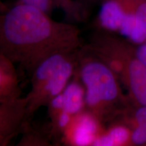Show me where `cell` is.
<instances>
[{"instance_id":"30bf717a","label":"cell","mask_w":146,"mask_h":146,"mask_svg":"<svg viewBox=\"0 0 146 146\" xmlns=\"http://www.w3.org/2000/svg\"><path fill=\"white\" fill-rule=\"evenodd\" d=\"M20 2L32 5L50 14L55 9H60L72 20L78 19L81 8L75 0H20Z\"/></svg>"},{"instance_id":"3957f363","label":"cell","mask_w":146,"mask_h":146,"mask_svg":"<svg viewBox=\"0 0 146 146\" xmlns=\"http://www.w3.org/2000/svg\"><path fill=\"white\" fill-rule=\"evenodd\" d=\"M85 48L116 73L131 101L146 106V65L137 57L133 43L111 35H101Z\"/></svg>"},{"instance_id":"ba28073f","label":"cell","mask_w":146,"mask_h":146,"mask_svg":"<svg viewBox=\"0 0 146 146\" xmlns=\"http://www.w3.org/2000/svg\"><path fill=\"white\" fill-rule=\"evenodd\" d=\"M21 97V88L15 64L0 54V103Z\"/></svg>"},{"instance_id":"6da1fadb","label":"cell","mask_w":146,"mask_h":146,"mask_svg":"<svg viewBox=\"0 0 146 146\" xmlns=\"http://www.w3.org/2000/svg\"><path fill=\"white\" fill-rule=\"evenodd\" d=\"M81 46L77 27L32 5L18 2L0 14V54L31 74L47 58Z\"/></svg>"},{"instance_id":"7a4b0ae2","label":"cell","mask_w":146,"mask_h":146,"mask_svg":"<svg viewBox=\"0 0 146 146\" xmlns=\"http://www.w3.org/2000/svg\"><path fill=\"white\" fill-rule=\"evenodd\" d=\"M76 74L85 90V110L102 125L121 117L130 106L114 71L90 51L80 49Z\"/></svg>"},{"instance_id":"8992f818","label":"cell","mask_w":146,"mask_h":146,"mask_svg":"<svg viewBox=\"0 0 146 146\" xmlns=\"http://www.w3.org/2000/svg\"><path fill=\"white\" fill-rule=\"evenodd\" d=\"M28 121L25 96L1 102L0 146L8 145Z\"/></svg>"},{"instance_id":"7c38bea8","label":"cell","mask_w":146,"mask_h":146,"mask_svg":"<svg viewBox=\"0 0 146 146\" xmlns=\"http://www.w3.org/2000/svg\"><path fill=\"white\" fill-rule=\"evenodd\" d=\"M73 115L64 110L51 119L52 131L56 134H62L70 125Z\"/></svg>"},{"instance_id":"8fae6325","label":"cell","mask_w":146,"mask_h":146,"mask_svg":"<svg viewBox=\"0 0 146 146\" xmlns=\"http://www.w3.org/2000/svg\"><path fill=\"white\" fill-rule=\"evenodd\" d=\"M132 130L125 123H114L104 130L93 145H129Z\"/></svg>"},{"instance_id":"5bb4252c","label":"cell","mask_w":146,"mask_h":146,"mask_svg":"<svg viewBox=\"0 0 146 146\" xmlns=\"http://www.w3.org/2000/svg\"><path fill=\"white\" fill-rule=\"evenodd\" d=\"M134 52L139 59L146 65V43L141 44H133Z\"/></svg>"},{"instance_id":"9a60e30c","label":"cell","mask_w":146,"mask_h":146,"mask_svg":"<svg viewBox=\"0 0 146 146\" xmlns=\"http://www.w3.org/2000/svg\"><path fill=\"white\" fill-rule=\"evenodd\" d=\"M8 8V7L1 0H0V14H1L5 12V10H7V9Z\"/></svg>"},{"instance_id":"5b68a950","label":"cell","mask_w":146,"mask_h":146,"mask_svg":"<svg viewBox=\"0 0 146 146\" xmlns=\"http://www.w3.org/2000/svg\"><path fill=\"white\" fill-rule=\"evenodd\" d=\"M122 21L120 35L131 41L146 38V0H110Z\"/></svg>"},{"instance_id":"277c9868","label":"cell","mask_w":146,"mask_h":146,"mask_svg":"<svg viewBox=\"0 0 146 146\" xmlns=\"http://www.w3.org/2000/svg\"><path fill=\"white\" fill-rule=\"evenodd\" d=\"M79 50L52 55L33 70L31 74V90L25 96L29 120L38 110L47 106L53 98L63 92L76 74Z\"/></svg>"},{"instance_id":"9c48e42d","label":"cell","mask_w":146,"mask_h":146,"mask_svg":"<svg viewBox=\"0 0 146 146\" xmlns=\"http://www.w3.org/2000/svg\"><path fill=\"white\" fill-rule=\"evenodd\" d=\"M62 94L66 111L75 115L85 110V90L76 72Z\"/></svg>"},{"instance_id":"4fadbf2b","label":"cell","mask_w":146,"mask_h":146,"mask_svg":"<svg viewBox=\"0 0 146 146\" xmlns=\"http://www.w3.org/2000/svg\"><path fill=\"white\" fill-rule=\"evenodd\" d=\"M47 107L48 108V114L50 119L54 118L56 115L63 111L64 110V102L62 94L53 98Z\"/></svg>"},{"instance_id":"52a82bcc","label":"cell","mask_w":146,"mask_h":146,"mask_svg":"<svg viewBox=\"0 0 146 146\" xmlns=\"http://www.w3.org/2000/svg\"><path fill=\"white\" fill-rule=\"evenodd\" d=\"M102 125L85 110L73 115L70 125L62 133L64 140L71 145H93L104 131Z\"/></svg>"}]
</instances>
